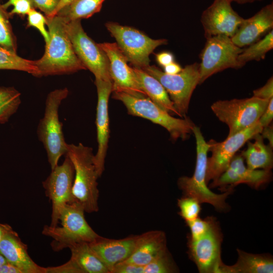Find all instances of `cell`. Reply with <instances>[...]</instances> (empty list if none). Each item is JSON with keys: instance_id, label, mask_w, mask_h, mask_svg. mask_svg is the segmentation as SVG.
<instances>
[{"instance_id": "f1b7e54d", "label": "cell", "mask_w": 273, "mask_h": 273, "mask_svg": "<svg viewBox=\"0 0 273 273\" xmlns=\"http://www.w3.org/2000/svg\"><path fill=\"white\" fill-rule=\"evenodd\" d=\"M0 69L22 71L38 76L39 71L35 61L20 57L15 52L0 46Z\"/></svg>"}, {"instance_id": "74e56055", "label": "cell", "mask_w": 273, "mask_h": 273, "mask_svg": "<svg viewBox=\"0 0 273 273\" xmlns=\"http://www.w3.org/2000/svg\"><path fill=\"white\" fill-rule=\"evenodd\" d=\"M32 6L38 8L46 14L47 18L50 17L56 8L59 0H29Z\"/></svg>"}, {"instance_id": "ee69618b", "label": "cell", "mask_w": 273, "mask_h": 273, "mask_svg": "<svg viewBox=\"0 0 273 273\" xmlns=\"http://www.w3.org/2000/svg\"><path fill=\"white\" fill-rule=\"evenodd\" d=\"M164 72L168 74L173 75L180 72L183 68L174 62L163 67Z\"/></svg>"}, {"instance_id": "603a6c76", "label": "cell", "mask_w": 273, "mask_h": 273, "mask_svg": "<svg viewBox=\"0 0 273 273\" xmlns=\"http://www.w3.org/2000/svg\"><path fill=\"white\" fill-rule=\"evenodd\" d=\"M166 250L164 232L160 231L148 232L137 236L134 250L125 260L144 266Z\"/></svg>"}, {"instance_id": "d6a6232c", "label": "cell", "mask_w": 273, "mask_h": 273, "mask_svg": "<svg viewBox=\"0 0 273 273\" xmlns=\"http://www.w3.org/2000/svg\"><path fill=\"white\" fill-rule=\"evenodd\" d=\"M5 10L0 3V46L15 52L10 25Z\"/></svg>"}, {"instance_id": "4316f807", "label": "cell", "mask_w": 273, "mask_h": 273, "mask_svg": "<svg viewBox=\"0 0 273 273\" xmlns=\"http://www.w3.org/2000/svg\"><path fill=\"white\" fill-rule=\"evenodd\" d=\"M105 0H74L57 15L65 22L88 18L100 12Z\"/></svg>"}, {"instance_id": "7a4b0ae2", "label": "cell", "mask_w": 273, "mask_h": 273, "mask_svg": "<svg viewBox=\"0 0 273 273\" xmlns=\"http://www.w3.org/2000/svg\"><path fill=\"white\" fill-rule=\"evenodd\" d=\"M66 155L74 168L72 187L74 202L80 204L85 212L97 211L99 195L97 179L99 176L94 163L93 149L81 143L68 144Z\"/></svg>"}, {"instance_id": "484cf974", "label": "cell", "mask_w": 273, "mask_h": 273, "mask_svg": "<svg viewBox=\"0 0 273 273\" xmlns=\"http://www.w3.org/2000/svg\"><path fill=\"white\" fill-rule=\"evenodd\" d=\"M253 139L255 142L248 141L247 149L241 154L246 160L247 167L251 169L271 170L273 165L272 147L264 144L260 133L256 134Z\"/></svg>"}, {"instance_id": "6da1fadb", "label": "cell", "mask_w": 273, "mask_h": 273, "mask_svg": "<svg viewBox=\"0 0 273 273\" xmlns=\"http://www.w3.org/2000/svg\"><path fill=\"white\" fill-rule=\"evenodd\" d=\"M50 40L42 57L35 61L38 76L73 73L86 69L75 54L65 30L64 19L59 15L47 18Z\"/></svg>"}, {"instance_id": "d590c367", "label": "cell", "mask_w": 273, "mask_h": 273, "mask_svg": "<svg viewBox=\"0 0 273 273\" xmlns=\"http://www.w3.org/2000/svg\"><path fill=\"white\" fill-rule=\"evenodd\" d=\"M10 6H12L13 9L9 13V15H27L32 8V5L29 0H8L6 3L2 5V7L6 10Z\"/></svg>"}, {"instance_id": "83f0119b", "label": "cell", "mask_w": 273, "mask_h": 273, "mask_svg": "<svg viewBox=\"0 0 273 273\" xmlns=\"http://www.w3.org/2000/svg\"><path fill=\"white\" fill-rule=\"evenodd\" d=\"M273 48V31L271 30L263 38L251 44L238 56L240 67H243L251 61H260L264 59L266 54Z\"/></svg>"}, {"instance_id": "60d3db41", "label": "cell", "mask_w": 273, "mask_h": 273, "mask_svg": "<svg viewBox=\"0 0 273 273\" xmlns=\"http://www.w3.org/2000/svg\"><path fill=\"white\" fill-rule=\"evenodd\" d=\"M157 63L161 66L164 67L174 62L173 55L169 52H162L156 54Z\"/></svg>"}, {"instance_id": "ac0fdd59", "label": "cell", "mask_w": 273, "mask_h": 273, "mask_svg": "<svg viewBox=\"0 0 273 273\" xmlns=\"http://www.w3.org/2000/svg\"><path fill=\"white\" fill-rule=\"evenodd\" d=\"M241 155H235L226 169L215 180L212 181L210 187H219L225 191L228 188H233L241 184H245L258 189L269 182L271 178L270 170L251 169L246 166Z\"/></svg>"}, {"instance_id": "f546056e", "label": "cell", "mask_w": 273, "mask_h": 273, "mask_svg": "<svg viewBox=\"0 0 273 273\" xmlns=\"http://www.w3.org/2000/svg\"><path fill=\"white\" fill-rule=\"evenodd\" d=\"M20 93L13 87H0V123L7 122L21 104Z\"/></svg>"}, {"instance_id": "ffe728a7", "label": "cell", "mask_w": 273, "mask_h": 273, "mask_svg": "<svg viewBox=\"0 0 273 273\" xmlns=\"http://www.w3.org/2000/svg\"><path fill=\"white\" fill-rule=\"evenodd\" d=\"M273 27V4L263 7L252 17L244 19L235 34L232 41L239 48L248 46L266 34Z\"/></svg>"}, {"instance_id": "8992f818", "label": "cell", "mask_w": 273, "mask_h": 273, "mask_svg": "<svg viewBox=\"0 0 273 273\" xmlns=\"http://www.w3.org/2000/svg\"><path fill=\"white\" fill-rule=\"evenodd\" d=\"M112 93V98L122 102L129 114L148 119L163 127L172 140H186L193 133L195 125L190 118L172 117L147 97H139L124 92Z\"/></svg>"}, {"instance_id": "bcb514c9", "label": "cell", "mask_w": 273, "mask_h": 273, "mask_svg": "<svg viewBox=\"0 0 273 273\" xmlns=\"http://www.w3.org/2000/svg\"><path fill=\"white\" fill-rule=\"evenodd\" d=\"M9 226L10 225L7 224L0 223V241L1 239L2 238V237L6 231V230L9 228Z\"/></svg>"}, {"instance_id": "7bdbcfd3", "label": "cell", "mask_w": 273, "mask_h": 273, "mask_svg": "<svg viewBox=\"0 0 273 273\" xmlns=\"http://www.w3.org/2000/svg\"><path fill=\"white\" fill-rule=\"evenodd\" d=\"M0 273H22V272L14 265L6 261L0 267Z\"/></svg>"}, {"instance_id": "ab89813d", "label": "cell", "mask_w": 273, "mask_h": 273, "mask_svg": "<svg viewBox=\"0 0 273 273\" xmlns=\"http://www.w3.org/2000/svg\"><path fill=\"white\" fill-rule=\"evenodd\" d=\"M273 118V98L269 100L268 105L260 117L258 122L264 127L270 124Z\"/></svg>"}, {"instance_id": "9c48e42d", "label": "cell", "mask_w": 273, "mask_h": 273, "mask_svg": "<svg viewBox=\"0 0 273 273\" xmlns=\"http://www.w3.org/2000/svg\"><path fill=\"white\" fill-rule=\"evenodd\" d=\"M106 27L134 67L143 69L150 65V54L158 47L167 43L166 39H152L131 27L114 22L107 23Z\"/></svg>"}, {"instance_id": "f6af8a7d", "label": "cell", "mask_w": 273, "mask_h": 273, "mask_svg": "<svg viewBox=\"0 0 273 273\" xmlns=\"http://www.w3.org/2000/svg\"><path fill=\"white\" fill-rule=\"evenodd\" d=\"M74 1V0H59L56 8L50 17L48 18L56 16L63 9L67 7Z\"/></svg>"}, {"instance_id": "2e32d148", "label": "cell", "mask_w": 273, "mask_h": 273, "mask_svg": "<svg viewBox=\"0 0 273 273\" xmlns=\"http://www.w3.org/2000/svg\"><path fill=\"white\" fill-rule=\"evenodd\" d=\"M243 20L229 0H214L202 13L201 22L206 38L218 35L231 38Z\"/></svg>"}, {"instance_id": "7c38bea8", "label": "cell", "mask_w": 273, "mask_h": 273, "mask_svg": "<svg viewBox=\"0 0 273 273\" xmlns=\"http://www.w3.org/2000/svg\"><path fill=\"white\" fill-rule=\"evenodd\" d=\"M262 128L258 121L252 126L228 136L222 142H208V151L211 152V156L207 158V184L211 180H216L226 169L237 151L256 134L260 133Z\"/></svg>"}, {"instance_id": "277c9868", "label": "cell", "mask_w": 273, "mask_h": 273, "mask_svg": "<svg viewBox=\"0 0 273 273\" xmlns=\"http://www.w3.org/2000/svg\"><path fill=\"white\" fill-rule=\"evenodd\" d=\"M68 93L67 88H63L55 89L48 94L44 115L37 126L38 138L46 150L51 169L58 165L60 158L65 155L67 151L68 144L65 140L63 124L59 120V109Z\"/></svg>"}, {"instance_id": "cb8c5ba5", "label": "cell", "mask_w": 273, "mask_h": 273, "mask_svg": "<svg viewBox=\"0 0 273 273\" xmlns=\"http://www.w3.org/2000/svg\"><path fill=\"white\" fill-rule=\"evenodd\" d=\"M237 252L236 263L228 265L222 262L220 273L273 272V259L270 255L249 253L238 249Z\"/></svg>"}, {"instance_id": "8d00e7d4", "label": "cell", "mask_w": 273, "mask_h": 273, "mask_svg": "<svg viewBox=\"0 0 273 273\" xmlns=\"http://www.w3.org/2000/svg\"><path fill=\"white\" fill-rule=\"evenodd\" d=\"M111 273H144V266L125 260L115 264Z\"/></svg>"}, {"instance_id": "7402d4cb", "label": "cell", "mask_w": 273, "mask_h": 273, "mask_svg": "<svg viewBox=\"0 0 273 273\" xmlns=\"http://www.w3.org/2000/svg\"><path fill=\"white\" fill-rule=\"evenodd\" d=\"M137 236L115 240L99 237L89 245L111 273L114 266L127 259L134 250Z\"/></svg>"}, {"instance_id": "4fadbf2b", "label": "cell", "mask_w": 273, "mask_h": 273, "mask_svg": "<svg viewBox=\"0 0 273 273\" xmlns=\"http://www.w3.org/2000/svg\"><path fill=\"white\" fill-rule=\"evenodd\" d=\"M74 168L69 157L65 155L63 163L51 169V172L42 182L46 196L52 204L50 226H56L59 222L60 212L64 206L74 202L72 187Z\"/></svg>"}, {"instance_id": "d4e9b609", "label": "cell", "mask_w": 273, "mask_h": 273, "mask_svg": "<svg viewBox=\"0 0 273 273\" xmlns=\"http://www.w3.org/2000/svg\"><path fill=\"white\" fill-rule=\"evenodd\" d=\"M132 68L136 78L147 97L170 115H177L172 101L161 83L143 69L134 67Z\"/></svg>"}, {"instance_id": "1f68e13d", "label": "cell", "mask_w": 273, "mask_h": 273, "mask_svg": "<svg viewBox=\"0 0 273 273\" xmlns=\"http://www.w3.org/2000/svg\"><path fill=\"white\" fill-rule=\"evenodd\" d=\"M179 214L186 222L193 220L199 216L201 211L200 202L196 198L185 196L178 200Z\"/></svg>"}, {"instance_id": "5b68a950", "label": "cell", "mask_w": 273, "mask_h": 273, "mask_svg": "<svg viewBox=\"0 0 273 273\" xmlns=\"http://www.w3.org/2000/svg\"><path fill=\"white\" fill-rule=\"evenodd\" d=\"M82 207L76 202L66 204L59 219L61 226L46 225L42 234L53 239L51 244L55 251L79 243H91L100 237L86 221Z\"/></svg>"}, {"instance_id": "836d02e7", "label": "cell", "mask_w": 273, "mask_h": 273, "mask_svg": "<svg viewBox=\"0 0 273 273\" xmlns=\"http://www.w3.org/2000/svg\"><path fill=\"white\" fill-rule=\"evenodd\" d=\"M214 221V218L211 217L204 219L199 217L193 220L186 221L191 232L189 240H197L204 236L209 231Z\"/></svg>"}, {"instance_id": "e575fe53", "label": "cell", "mask_w": 273, "mask_h": 273, "mask_svg": "<svg viewBox=\"0 0 273 273\" xmlns=\"http://www.w3.org/2000/svg\"><path fill=\"white\" fill-rule=\"evenodd\" d=\"M28 26L36 28L42 35L46 43L49 42L50 35L46 28L47 18L40 13L32 8L27 14Z\"/></svg>"}, {"instance_id": "4dcf8cb0", "label": "cell", "mask_w": 273, "mask_h": 273, "mask_svg": "<svg viewBox=\"0 0 273 273\" xmlns=\"http://www.w3.org/2000/svg\"><path fill=\"white\" fill-rule=\"evenodd\" d=\"M177 271L167 249L144 266V273H171Z\"/></svg>"}, {"instance_id": "44dd1931", "label": "cell", "mask_w": 273, "mask_h": 273, "mask_svg": "<svg viewBox=\"0 0 273 273\" xmlns=\"http://www.w3.org/2000/svg\"><path fill=\"white\" fill-rule=\"evenodd\" d=\"M0 253L22 273H47L46 267L39 266L32 260L27 252V246L11 226L0 241Z\"/></svg>"}, {"instance_id": "5bb4252c", "label": "cell", "mask_w": 273, "mask_h": 273, "mask_svg": "<svg viewBox=\"0 0 273 273\" xmlns=\"http://www.w3.org/2000/svg\"><path fill=\"white\" fill-rule=\"evenodd\" d=\"M222 234L215 220L204 236L197 240H189V255L200 272L220 273V267L222 263Z\"/></svg>"}, {"instance_id": "9a60e30c", "label": "cell", "mask_w": 273, "mask_h": 273, "mask_svg": "<svg viewBox=\"0 0 273 273\" xmlns=\"http://www.w3.org/2000/svg\"><path fill=\"white\" fill-rule=\"evenodd\" d=\"M106 54L110 66L112 92H124L139 97H147L141 88L132 67L116 43H98Z\"/></svg>"}, {"instance_id": "8fae6325", "label": "cell", "mask_w": 273, "mask_h": 273, "mask_svg": "<svg viewBox=\"0 0 273 273\" xmlns=\"http://www.w3.org/2000/svg\"><path fill=\"white\" fill-rule=\"evenodd\" d=\"M243 50L226 35H218L206 38L200 54L199 84L214 74L226 69L241 68L238 56Z\"/></svg>"}, {"instance_id": "30bf717a", "label": "cell", "mask_w": 273, "mask_h": 273, "mask_svg": "<svg viewBox=\"0 0 273 273\" xmlns=\"http://www.w3.org/2000/svg\"><path fill=\"white\" fill-rule=\"evenodd\" d=\"M65 23V30L74 52L86 69L94 74L95 79L111 81L106 54L85 32L80 20Z\"/></svg>"}, {"instance_id": "f35d334b", "label": "cell", "mask_w": 273, "mask_h": 273, "mask_svg": "<svg viewBox=\"0 0 273 273\" xmlns=\"http://www.w3.org/2000/svg\"><path fill=\"white\" fill-rule=\"evenodd\" d=\"M253 96L261 99L269 100L273 98V78L271 76L264 85L253 90Z\"/></svg>"}, {"instance_id": "ba28073f", "label": "cell", "mask_w": 273, "mask_h": 273, "mask_svg": "<svg viewBox=\"0 0 273 273\" xmlns=\"http://www.w3.org/2000/svg\"><path fill=\"white\" fill-rule=\"evenodd\" d=\"M269 100L253 96L243 99L219 100L211 106L214 114L229 127L231 136L256 123Z\"/></svg>"}, {"instance_id": "d6986e66", "label": "cell", "mask_w": 273, "mask_h": 273, "mask_svg": "<svg viewBox=\"0 0 273 273\" xmlns=\"http://www.w3.org/2000/svg\"><path fill=\"white\" fill-rule=\"evenodd\" d=\"M71 256L66 263L46 267L47 273H110L88 243H79L69 247Z\"/></svg>"}, {"instance_id": "3957f363", "label": "cell", "mask_w": 273, "mask_h": 273, "mask_svg": "<svg viewBox=\"0 0 273 273\" xmlns=\"http://www.w3.org/2000/svg\"><path fill=\"white\" fill-rule=\"evenodd\" d=\"M193 133L196 142L197 158L195 171L191 177H180L178 180V186L185 196L196 198L200 203L210 204L217 210H226L229 206L226 203V199L234 188H229L223 193L217 194L208 188L206 176L209 145L205 142L199 127L195 125Z\"/></svg>"}, {"instance_id": "52a82bcc", "label": "cell", "mask_w": 273, "mask_h": 273, "mask_svg": "<svg viewBox=\"0 0 273 273\" xmlns=\"http://www.w3.org/2000/svg\"><path fill=\"white\" fill-rule=\"evenodd\" d=\"M143 70L161 83L169 96L177 115L186 117L192 94L199 84V63L188 65L173 75L165 73L155 65H149Z\"/></svg>"}, {"instance_id": "c3c4849f", "label": "cell", "mask_w": 273, "mask_h": 273, "mask_svg": "<svg viewBox=\"0 0 273 273\" xmlns=\"http://www.w3.org/2000/svg\"><path fill=\"white\" fill-rule=\"evenodd\" d=\"M6 261L5 258L0 253V267Z\"/></svg>"}, {"instance_id": "e0dca14e", "label": "cell", "mask_w": 273, "mask_h": 273, "mask_svg": "<svg viewBox=\"0 0 273 273\" xmlns=\"http://www.w3.org/2000/svg\"><path fill=\"white\" fill-rule=\"evenodd\" d=\"M98 94L96 127L98 147L94 156V163L99 177L105 168V161L109 139V98L112 93L111 81L95 79Z\"/></svg>"}, {"instance_id": "b9f144b4", "label": "cell", "mask_w": 273, "mask_h": 273, "mask_svg": "<svg viewBox=\"0 0 273 273\" xmlns=\"http://www.w3.org/2000/svg\"><path fill=\"white\" fill-rule=\"evenodd\" d=\"M260 134L263 139H266L269 141V145L273 146V129L272 126L268 125L262 128Z\"/></svg>"}, {"instance_id": "7dc6e473", "label": "cell", "mask_w": 273, "mask_h": 273, "mask_svg": "<svg viewBox=\"0 0 273 273\" xmlns=\"http://www.w3.org/2000/svg\"><path fill=\"white\" fill-rule=\"evenodd\" d=\"M231 3L236 2L240 4H244L246 3H251L256 1H260L261 0H229Z\"/></svg>"}]
</instances>
